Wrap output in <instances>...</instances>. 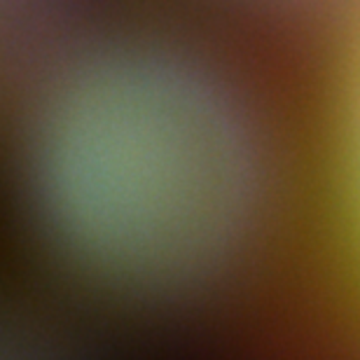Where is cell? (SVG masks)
<instances>
[{
  "instance_id": "1",
  "label": "cell",
  "mask_w": 360,
  "mask_h": 360,
  "mask_svg": "<svg viewBox=\"0 0 360 360\" xmlns=\"http://www.w3.org/2000/svg\"><path fill=\"white\" fill-rule=\"evenodd\" d=\"M38 178L68 253L148 302L215 278L257 201L253 157L225 103L157 61L112 63L68 89L45 124Z\"/></svg>"
}]
</instances>
